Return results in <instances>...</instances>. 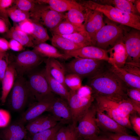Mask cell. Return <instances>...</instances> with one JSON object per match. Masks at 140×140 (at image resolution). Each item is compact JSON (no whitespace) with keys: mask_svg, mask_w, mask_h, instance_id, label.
Wrapping results in <instances>:
<instances>
[{"mask_svg":"<svg viewBox=\"0 0 140 140\" xmlns=\"http://www.w3.org/2000/svg\"><path fill=\"white\" fill-rule=\"evenodd\" d=\"M96 107L91 106L78 121L76 130L80 140H90L100 134L96 121Z\"/></svg>","mask_w":140,"mask_h":140,"instance_id":"obj_6","label":"cell"},{"mask_svg":"<svg viewBox=\"0 0 140 140\" xmlns=\"http://www.w3.org/2000/svg\"><path fill=\"white\" fill-rule=\"evenodd\" d=\"M6 12L8 17L15 22L19 23L30 18L29 12L21 10L15 5L7 9Z\"/></svg>","mask_w":140,"mask_h":140,"instance_id":"obj_37","label":"cell"},{"mask_svg":"<svg viewBox=\"0 0 140 140\" xmlns=\"http://www.w3.org/2000/svg\"><path fill=\"white\" fill-rule=\"evenodd\" d=\"M100 134L113 140H140V137L128 134H119L101 131Z\"/></svg>","mask_w":140,"mask_h":140,"instance_id":"obj_39","label":"cell"},{"mask_svg":"<svg viewBox=\"0 0 140 140\" xmlns=\"http://www.w3.org/2000/svg\"><path fill=\"white\" fill-rule=\"evenodd\" d=\"M10 119V115L8 111L0 109V128L6 127L8 126Z\"/></svg>","mask_w":140,"mask_h":140,"instance_id":"obj_46","label":"cell"},{"mask_svg":"<svg viewBox=\"0 0 140 140\" xmlns=\"http://www.w3.org/2000/svg\"><path fill=\"white\" fill-rule=\"evenodd\" d=\"M27 80L30 96L37 101L54 98V94L50 90L43 71L33 72Z\"/></svg>","mask_w":140,"mask_h":140,"instance_id":"obj_7","label":"cell"},{"mask_svg":"<svg viewBox=\"0 0 140 140\" xmlns=\"http://www.w3.org/2000/svg\"><path fill=\"white\" fill-rule=\"evenodd\" d=\"M107 51L109 54L108 64L120 68L123 67L128 56L123 41L118 42Z\"/></svg>","mask_w":140,"mask_h":140,"instance_id":"obj_19","label":"cell"},{"mask_svg":"<svg viewBox=\"0 0 140 140\" xmlns=\"http://www.w3.org/2000/svg\"><path fill=\"white\" fill-rule=\"evenodd\" d=\"M6 37L16 40L24 47L33 48L35 45L30 36L21 30L17 25L12 27L5 33Z\"/></svg>","mask_w":140,"mask_h":140,"instance_id":"obj_25","label":"cell"},{"mask_svg":"<svg viewBox=\"0 0 140 140\" xmlns=\"http://www.w3.org/2000/svg\"><path fill=\"white\" fill-rule=\"evenodd\" d=\"M95 104L99 109L106 108L114 109L124 116L129 117L132 114L137 113L140 115V106L129 99L117 100L101 96L94 97Z\"/></svg>","mask_w":140,"mask_h":140,"instance_id":"obj_9","label":"cell"},{"mask_svg":"<svg viewBox=\"0 0 140 140\" xmlns=\"http://www.w3.org/2000/svg\"><path fill=\"white\" fill-rule=\"evenodd\" d=\"M126 94L129 99L140 106V89L127 87Z\"/></svg>","mask_w":140,"mask_h":140,"instance_id":"obj_42","label":"cell"},{"mask_svg":"<svg viewBox=\"0 0 140 140\" xmlns=\"http://www.w3.org/2000/svg\"><path fill=\"white\" fill-rule=\"evenodd\" d=\"M83 9L85 15V19L83 24L84 29L88 33L93 45L95 46L96 34L105 24L103 15L97 10Z\"/></svg>","mask_w":140,"mask_h":140,"instance_id":"obj_12","label":"cell"},{"mask_svg":"<svg viewBox=\"0 0 140 140\" xmlns=\"http://www.w3.org/2000/svg\"><path fill=\"white\" fill-rule=\"evenodd\" d=\"M58 123L51 115H41L28 123L25 128L32 135L53 127Z\"/></svg>","mask_w":140,"mask_h":140,"instance_id":"obj_18","label":"cell"},{"mask_svg":"<svg viewBox=\"0 0 140 140\" xmlns=\"http://www.w3.org/2000/svg\"><path fill=\"white\" fill-rule=\"evenodd\" d=\"M138 114L135 113L131 115L129 120L132 129L138 136H140V117Z\"/></svg>","mask_w":140,"mask_h":140,"instance_id":"obj_44","label":"cell"},{"mask_svg":"<svg viewBox=\"0 0 140 140\" xmlns=\"http://www.w3.org/2000/svg\"><path fill=\"white\" fill-rule=\"evenodd\" d=\"M95 100L93 95L83 96L78 94L76 90H70L67 101L71 111L72 124L76 127L78 121L86 113Z\"/></svg>","mask_w":140,"mask_h":140,"instance_id":"obj_10","label":"cell"},{"mask_svg":"<svg viewBox=\"0 0 140 140\" xmlns=\"http://www.w3.org/2000/svg\"><path fill=\"white\" fill-rule=\"evenodd\" d=\"M65 84L70 90H76L82 86L81 78L78 75L72 73H68L65 75Z\"/></svg>","mask_w":140,"mask_h":140,"instance_id":"obj_38","label":"cell"},{"mask_svg":"<svg viewBox=\"0 0 140 140\" xmlns=\"http://www.w3.org/2000/svg\"><path fill=\"white\" fill-rule=\"evenodd\" d=\"M48 111L58 122L63 124H72V116L67 101L60 97H55Z\"/></svg>","mask_w":140,"mask_h":140,"instance_id":"obj_15","label":"cell"},{"mask_svg":"<svg viewBox=\"0 0 140 140\" xmlns=\"http://www.w3.org/2000/svg\"><path fill=\"white\" fill-rule=\"evenodd\" d=\"M9 41L3 38H0V53H4L9 49Z\"/></svg>","mask_w":140,"mask_h":140,"instance_id":"obj_49","label":"cell"},{"mask_svg":"<svg viewBox=\"0 0 140 140\" xmlns=\"http://www.w3.org/2000/svg\"><path fill=\"white\" fill-rule=\"evenodd\" d=\"M10 24L4 19L0 17V33H6L9 30Z\"/></svg>","mask_w":140,"mask_h":140,"instance_id":"obj_48","label":"cell"},{"mask_svg":"<svg viewBox=\"0 0 140 140\" xmlns=\"http://www.w3.org/2000/svg\"><path fill=\"white\" fill-rule=\"evenodd\" d=\"M83 8L102 12L109 19L139 30H140V16L129 14L111 5L102 4L92 1H77Z\"/></svg>","mask_w":140,"mask_h":140,"instance_id":"obj_2","label":"cell"},{"mask_svg":"<svg viewBox=\"0 0 140 140\" xmlns=\"http://www.w3.org/2000/svg\"><path fill=\"white\" fill-rule=\"evenodd\" d=\"M30 12V19L45 26L49 30L56 27L65 19V14L52 9L48 5L37 2Z\"/></svg>","mask_w":140,"mask_h":140,"instance_id":"obj_5","label":"cell"},{"mask_svg":"<svg viewBox=\"0 0 140 140\" xmlns=\"http://www.w3.org/2000/svg\"><path fill=\"white\" fill-rule=\"evenodd\" d=\"M97 109L103 113L105 112L106 113H104L121 125L126 128L132 129L129 120V117L123 116L111 109L106 108Z\"/></svg>","mask_w":140,"mask_h":140,"instance_id":"obj_34","label":"cell"},{"mask_svg":"<svg viewBox=\"0 0 140 140\" xmlns=\"http://www.w3.org/2000/svg\"><path fill=\"white\" fill-rule=\"evenodd\" d=\"M76 127L72 124L62 126L57 133L55 140H79Z\"/></svg>","mask_w":140,"mask_h":140,"instance_id":"obj_33","label":"cell"},{"mask_svg":"<svg viewBox=\"0 0 140 140\" xmlns=\"http://www.w3.org/2000/svg\"><path fill=\"white\" fill-rule=\"evenodd\" d=\"M61 36L68 39L83 47L93 46L92 41L88 33L85 30L71 34Z\"/></svg>","mask_w":140,"mask_h":140,"instance_id":"obj_35","label":"cell"},{"mask_svg":"<svg viewBox=\"0 0 140 140\" xmlns=\"http://www.w3.org/2000/svg\"><path fill=\"white\" fill-rule=\"evenodd\" d=\"M10 93L8 104L10 108L15 111L22 110L30 96L27 80L23 76L17 75Z\"/></svg>","mask_w":140,"mask_h":140,"instance_id":"obj_8","label":"cell"},{"mask_svg":"<svg viewBox=\"0 0 140 140\" xmlns=\"http://www.w3.org/2000/svg\"><path fill=\"white\" fill-rule=\"evenodd\" d=\"M67 59L80 57L108 61L109 57L107 50L94 46L82 47L74 50L64 51Z\"/></svg>","mask_w":140,"mask_h":140,"instance_id":"obj_14","label":"cell"},{"mask_svg":"<svg viewBox=\"0 0 140 140\" xmlns=\"http://www.w3.org/2000/svg\"><path fill=\"white\" fill-rule=\"evenodd\" d=\"M33 50L44 57L68 59L64 53H61L56 48L45 42L35 46Z\"/></svg>","mask_w":140,"mask_h":140,"instance_id":"obj_27","label":"cell"},{"mask_svg":"<svg viewBox=\"0 0 140 140\" xmlns=\"http://www.w3.org/2000/svg\"><path fill=\"white\" fill-rule=\"evenodd\" d=\"M96 121L101 131L116 134H129L126 128L117 123L97 107Z\"/></svg>","mask_w":140,"mask_h":140,"instance_id":"obj_16","label":"cell"},{"mask_svg":"<svg viewBox=\"0 0 140 140\" xmlns=\"http://www.w3.org/2000/svg\"><path fill=\"white\" fill-rule=\"evenodd\" d=\"M55 97L34 103L22 114L18 121L24 124L40 116L45 112L48 111Z\"/></svg>","mask_w":140,"mask_h":140,"instance_id":"obj_17","label":"cell"},{"mask_svg":"<svg viewBox=\"0 0 140 140\" xmlns=\"http://www.w3.org/2000/svg\"><path fill=\"white\" fill-rule=\"evenodd\" d=\"M17 75L14 65L12 62H10L1 81L2 91L1 102L2 105H4L6 101L7 96L13 87Z\"/></svg>","mask_w":140,"mask_h":140,"instance_id":"obj_21","label":"cell"},{"mask_svg":"<svg viewBox=\"0 0 140 140\" xmlns=\"http://www.w3.org/2000/svg\"><path fill=\"white\" fill-rule=\"evenodd\" d=\"M62 125L58 122L53 127L32 135L31 140H55L57 133Z\"/></svg>","mask_w":140,"mask_h":140,"instance_id":"obj_36","label":"cell"},{"mask_svg":"<svg viewBox=\"0 0 140 140\" xmlns=\"http://www.w3.org/2000/svg\"><path fill=\"white\" fill-rule=\"evenodd\" d=\"M36 3V0H16L14 4L21 10L30 12L33 9Z\"/></svg>","mask_w":140,"mask_h":140,"instance_id":"obj_40","label":"cell"},{"mask_svg":"<svg viewBox=\"0 0 140 140\" xmlns=\"http://www.w3.org/2000/svg\"><path fill=\"white\" fill-rule=\"evenodd\" d=\"M45 59V57L33 50H28L17 54L12 63L17 75L23 76L25 73L39 65Z\"/></svg>","mask_w":140,"mask_h":140,"instance_id":"obj_11","label":"cell"},{"mask_svg":"<svg viewBox=\"0 0 140 140\" xmlns=\"http://www.w3.org/2000/svg\"><path fill=\"white\" fill-rule=\"evenodd\" d=\"M10 49L16 52H20L24 50V47L19 42L13 39L9 41Z\"/></svg>","mask_w":140,"mask_h":140,"instance_id":"obj_47","label":"cell"},{"mask_svg":"<svg viewBox=\"0 0 140 140\" xmlns=\"http://www.w3.org/2000/svg\"><path fill=\"white\" fill-rule=\"evenodd\" d=\"M105 61L75 57L64 66L66 72L68 73L76 74L81 78H88L108 68L109 67L107 68Z\"/></svg>","mask_w":140,"mask_h":140,"instance_id":"obj_3","label":"cell"},{"mask_svg":"<svg viewBox=\"0 0 140 140\" xmlns=\"http://www.w3.org/2000/svg\"><path fill=\"white\" fill-rule=\"evenodd\" d=\"M15 1V0H0V17L4 19L9 23L6 10L12 6Z\"/></svg>","mask_w":140,"mask_h":140,"instance_id":"obj_43","label":"cell"},{"mask_svg":"<svg viewBox=\"0 0 140 140\" xmlns=\"http://www.w3.org/2000/svg\"><path fill=\"white\" fill-rule=\"evenodd\" d=\"M104 24L96 34L95 46L107 50L110 47L111 48L118 42L123 41L128 30L121 24L109 22Z\"/></svg>","mask_w":140,"mask_h":140,"instance_id":"obj_4","label":"cell"},{"mask_svg":"<svg viewBox=\"0 0 140 140\" xmlns=\"http://www.w3.org/2000/svg\"><path fill=\"white\" fill-rule=\"evenodd\" d=\"M1 101V97H0V102Z\"/></svg>","mask_w":140,"mask_h":140,"instance_id":"obj_53","label":"cell"},{"mask_svg":"<svg viewBox=\"0 0 140 140\" xmlns=\"http://www.w3.org/2000/svg\"><path fill=\"white\" fill-rule=\"evenodd\" d=\"M90 140H113L103 135L100 134Z\"/></svg>","mask_w":140,"mask_h":140,"instance_id":"obj_50","label":"cell"},{"mask_svg":"<svg viewBox=\"0 0 140 140\" xmlns=\"http://www.w3.org/2000/svg\"><path fill=\"white\" fill-rule=\"evenodd\" d=\"M135 0H113L100 1L108 4H112L116 8L129 14L137 15L138 13L134 3Z\"/></svg>","mask_w":140,"mask_h":140,"instance_id":"obj_32","label":"cell"},{"mask_svg":"<svg viewBox=\"0 0 140 140\" xmlns=\"http://www.w3.org/2000/svg\"><path fill=\"white\" fill-rule=\"evenodd\" d=\"M9 57L7 52L0 53V82H1L10 63Z\"/></svg>","mask_w":140,"mask_h":140,"instance_id":"obj_41","label":"cell"},{"mask_svg":"<svg viewBox=\"0 0 140 140\" xmlns=\"http://www.w3.org/2000/svg\"><path fill=\"white\" fill-rule=\"evenodd\" d=\"M27 131L24 124L18 121L9 125L2 131V140H23L26 137Z\"/></svg>","mask_w":140,"mask_h":140,"instance_id":"obj_20","label":"cell"},{"mask_svg":"<svg viewBox=\"0 0 140 140\" xmlns=\"http://www.w3.org/2000/svg\"><path fill=\"white\" fill-rule=\"evenodd\" d=\"M84 30V27L75 26L65 19L50 31L52 35L62 36L78 32Z\"/></svg>","mask_w":140,"mask_h":140,"instance_id":"obj_28","label":"cell"},{"mask_svg":"<svg viewBox=\"0 0 140 140\" xmlns=\"http://www.w3.org/2000/svg\"><path fill=\"white\" fill-rule=\"evenodd\" d=\"M134 3L135 4V6L138 13H140V0H135Z\"/></svg>","mask_w":140,"mask_h":140,"instance_id":"obj_51","label":"cell"},{"mask_svg":"<svg viewBox=\"0 0 140 140\" xmlns=\"http://www.w3.org/2000/svg\"><path fill=\"white\" fill-rule=\"evenodd\" d=\"M38 3L48 5L53 10L63 12L73 8L82 9V6L74 0H37Z\"/></svg>","mask_w":140,"mask_h":140,"instance_id":"obj_24","label":"cell"},{"mask_svg":"<svg viewBox=\"0 0 140 140\" xmlns=\"http://www.w3.org/2000/svg\"><path fill=\"white\" fill-rule=\"evenodd\" d=\"M26 140H31L30 138H28Z\"/></svg>","mask_w":140,"mask_h":140,"instance_id":"obj_52","label":"cell"},{"mask_svg":"<svg viewBox=\"0 0 140 140\" xmlns=\"http://www.w3.org/2000/svg\"><path fill=\"white\" fill-rule=\"evenodd\" d=\"M65 14V19L70 23L76 26L84 27L83 23L85 20V15L83 7L71 9Z\"/></svg>","mask_w":140,"mask_h":140,"instance_id":"obj_31","label":"cell"},{"mask_svg":"<svg viewBox=\"0 0 140 140\" xmlns=\"http://www.w3.org/2000/svg\"><path fill=\"white\" fill-rule=\"evenodd\" d=\"M45 61V67L51 75L67 88L65 82L66 70L64 65L53 58H47Z\"/></svg>","mask_w":140,"mask_h":140,"instance_id":"obj_22","label":"cell"},{"mask_svg":"<svg viewBox=\"0 0 140 140\" xmlns=\"http://www.w3.org/2000/svg\"><path fill=\"white\" fill-rule=\"evenodd\" d=\"M128 57L126 62L140 64V33L135 29L127 31L123 38Z\"/></svg>","mask_w":140,"mask_h":140,"instance_id":"obj_13","label":"cell"},{"mask_svg":"<svg viewBox=\"0 0 140 140\" xmlns=\"http://www.w3.org/2000/svg\"><path fill=\"white\" fill-rule=\"evenodd\" d=\"M88 78L87 85L91 88L94 97L101 96L117 100L128 98L126 94L127 87L109 67Z\"/></svg>","mask_w":140,"mask_h":140,"instance_id":"obj_1","label":"cell"},{"mask_svg":"<svg viewBox=\"0 0 140 140\" xmlns=\"http://www.w3.org/2000/svg\"><path fill=\"white\" fill-rule=\"evenodd\" d=\"M43 71L51 92L67 101L69 94L67 88L54 78L46 68Z\"/></svg>","mask_w":140,"mask_h":140,"instance_id":"obj_26","label":"cell"},{"mask_svg":"<svg viewBox=\"0 0 140 140\" xmlns=\"http://www.w3.org/2000/svg\"><path fill=\"white\" fill-rule=\"evenodd\" d=\"M52 45L64 51H71L83 47L72 40L58 35H53L51 40Z\"/></svg>","mask_w":140,"mask_h":140,"instance_id":"obj_29","label":"cell"},{"mask_svg":"<svg viewBox=\"0 0 140 140\" xmlns=\"http://www.w3.org/2000/svg\"><path fill=\"white\" fill-rule=\"evenodd\" d=\"M17 26L21 30L29 36L32 32L33 26L31 20L30 19H25L19 23Z\"/></svg>","mask_w":140,"mask_h":140,"instance_id":"obj_45","label":"cell"},{"mask_svg":"<svg viewBox=\"0 0 140 140\" xmlns=\"http://www.w3.org/2000/svg\"><path fill=\"white\" fill-rule=\"evenodd\" d=\"M109 69L128 87L140 89V76L131 73L116 66L110 65Z\"/></svg>","mask_w":140,"mask_h":140,"instance_id":"obj_23","label":"cell"},{"mask_svg":"<svg viewBox=\"0 0 140 140\" xmlns=\"http://www.w3.org/2000/svg\"><path fill=\"white\" fill-rule=\"evenodd\" d=\"M31 20L33 26V29L31 34L29 36L35 46L45 43L49 40V37L46 29L44 26Z\"/></svg>","mask_w":140,"mask_h":140,"instance_id":"obj_30","label":"cell"}]
</instances>
